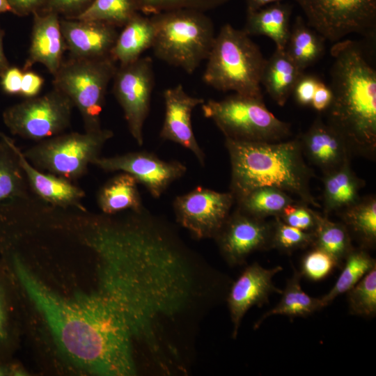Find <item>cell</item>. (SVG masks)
Instances as JSON below:
<instances>
[{"label":"cell","mask_w":376,"mask_h":376,"mask_svg":"<svg viewBox=\"0 0 376 376\" xmlns=\"http://www.w3.org/2000/svg\"><path fill=\"white\" fill-rule=\"evenodd\" d=\"M225 139L231 166L230 191L235 202L255 189L270 187L320 207L311 191L314 175L304 159L299 136L272 143Z\"/></svg>","instance_id":"obj_3"},{"label":"cell","mask_w":376,"mask_h":376,"mask_svg":"<svg viewBox=\"0 0 376 376\" xmlns=\"http://www.w3.org/2000/svg\"><path fill=\"white\" fill-rule=\"evenodd\" d=\"M304 71L289 58L284 49H276L266 59L260 79L270 97L280 107L285 104Z\"/></svg>","instance_id":"obj_23"},{"label":"cell","mask_w":376,"mask_h":376,"mask_svg":"<svg viewBox=\"0 0 376 376\" xmlns=\"http://www.w3.org/2000/svg\"><path fill=\"white\" fill-rule=\"evenodd\" d=\"M4 31L0 29V75L10 67L3 50Z\"/></svg>","instance_id":"obj_47"},{"label":"cell","mask_w":376,"mask_h":376,"mask_svg":"<svg viewBox=\"0 0 376 376\" xmlns=\"http://www.w3.org/2000/svg\"><path fill=\"white\" fill-rule=\"evenodd\" d=\"M313 241L312 231L301 230L285 224L278 217H274L271 249L290 253L309 245L312 246Z\"/></svg>","instance_id":"obj_36"},{"label":"cell","mask_w":376,"mask_h":376,"mask_svg":"<svg viewBox=\"0 0 376 376\" xmlns=\"http://www.w3.org/2000/svg\"><path fill=\"white\" fill-rule=\"evenodd\" d=\"M23 334V315L17 290L0 260V363L10 362Z\"/></svg>","instance_id":"obj_20"},{"label":"cell","mask_w":376,"mask_h":376,"mask_svg":"<svg viewBox=\"0 0 376 376\" xmlns=\"http://www.w3.org/2000/svg\"><path fill=\"white\" fill-rule=\"evenodd\" d=\"M207 61L203 75L206 84L224 92L263 98L260 79L266 58L243 30L224 24Z\"/></svg>","instance_id":"obj_4"},{"label":"cell","mask_w":376,"mask_h":376,"mask_svg":"<svg viewBox=\"0 0 376 376\" xmlns=\"http://www.w3.org/2000/svg\"><path fill=\"white\" fill-rule=\"evenodd\" d=\"M295 201L281 189L263 187L252 190L236 203L237 208L240 210L265 219L269 216L279 217L287 205Z\"/></svg>","instance_id":"obj_32"},{"label":"cell","mask_w":376,"mask_h":376,"mask_svg":"<svg viewBox=\"0 0 376 376\" xmlns=\"http://www.w3.org/2000/svg\"><path fill=\"white\" fill-rule=\"evenodd\" d=\"M345 261L344 267L334 287L327 294L320 297L324 307L329 304L338 295L347 293L376 265L375 260L362 247L353 248Z\"/></svg>","instance_id":"obj_33"},{"label":"cell","mask_w":376,"mask_h":376,"mask_svg":"<svg viewBox=\"0 0 376 376\" xmlns=\"http://www.w3.org/2000/svg\"><path fill=\"white\" fill-rule=\"evenodd\" d=\"M111 56L64 59L53 76L54 88L65 94L79 111L85 132L102 128V111L108 85L117 69Z\"/></svg>","instance_id":"obj_7"},{"label":"cell","mask_w":376,"mask_h":376,"mask_svg":"<svg viewBox=\"0 0 376 376\" xmlns=\"http://www.w3.org/2000/svg\"><path fill=\"white\" fill-rule=\"evenodd\" d=\"M44 78L31 70H24L20 95L27 98L38 96L44 84Z\"/></svg>","instance_id":"obj_43"},{"label":"cell","mask_w":376,"mask_h":376,"mask_svg":"<svg viewBox=\"0 0 376 376\" xmlns=\"http://www.w3.org/2000/svg\"><path fill=\"white\" fill-rule=\"evenodd\" d=\"M17 152L31 192L43 201L60 207L85 208L84 191L70 180L34 167L18 148Z\"/></svg>","instance_id":"obj_21"},{"label":"cell","mask_w":376,"mask_h":376,"mask_svg":"<svg viewBox=\"0 0 376 376\" xmlns=\"http://www.w3.org/2000/svg\"><path fill=\"white\" fill-rule=\"evenodd\" d=\"M319 80L317 77L304 72L301 75L292 92L296 102L299 105H311Z\"/></svg>","instance_id":"obj_41"},{"label":"cell","mask_w":376,"mask_h":376,"mask_svg":"<svg viewBox=\"0 0 376 376\" xmlns=\"http://www.w3.org/2000/svg\"><path fill=\"white\" fill-rule=\"evenodd\" d=\"M17 149L13 139L0 132V203L31 194Z\"/></svg>","instance_id":"obj_28"},{"label":"cell","mask_w":376,"mask_h":376,"mask_svg":"<svg viewBox=\"0 0 376 376\" xmlns=\"http://www.w3.org/2000/svg\"><path fill=\"white\" fill-rule=\"evenodd\" d=\"M315 226L312 233V246L329 254L340 267L347 256L353 249L350 234L343 223L329 220L327 215H322L313 210Z\"/></svg>","instance_id":"obj_29"},{"label":"cell","mask_w":376,"mask_h":376,"mask_svg":"<svg viewBox=\"0 0 376 376\" xmlns=\"http://www.w3.org/2000/svg\"><path fill=\"white\" fill-rule=\"evenodd\" d=\"M307 24L326 40L336 42L352 33L375 38L376 0H295Z\"/></svg>","instance_id":"obj_9"},{"label":"cell","mask_w":376,"mask_h":376,"mask_svg":"<svg viewBox=\"0 0 376 376\" xmlns=\"http://www.w3.org/2000/svg\"><path fill=\"white\" fill-rule=\"evenodd\" d=\"M113 136L111 130L103 128L60 134L38 141L23 154L38 170L72 181L86 174L88 165L100 157L104 145Z\"/></svg>","instance_id":"obj_8"},{"label":"cell","mask_w":376,"mask_h":376,"mask_svg":"<svg viewBox=\"0 0 376 376\" xmlns=\"http://www.w3.org/2000/svg\"><path fill=\"white\" fill-rule=\"evenodd\" d=\"M13 362L0 363V376L12 375Z\"/></svg>","instance_id":"obj_48"},{"label":"cell","mask_w":376,"mask_h":376,"mask_svg":"<svg viewBox=\"0 0 376 376\" xmlns=\"http://www.w3.org/2000/svg\"><path fill=\"white\" fill-rule=\"evenodd\" d=\"M93 0H46L40 13L52 12L63 18L72 19L84 11Z\"/></svg>","instance_id":"obj_40"},{"label":"cell","mask_w":376,"mask_h":376,"mask_svg":"<svg viewBox=\"0 0 376 376\" xmlns=\"http://www.w3.org/2000/svg\"><path fill=\"white\" fill-rule=\"evenodd\" d=\"M343 223L359 240L362 248H373L376 243V198L366 196L340 211Z\"/></svg>","instance_id":"obj_31"},{"label":"cell","mask_w":376,"mask_h":376,"mask_svg":"<svg viewBox=\"0 0 376 376\" xmlns=\"http://www.w3.org/2000/svg\"><path fill=\"white\" fill-rule=\"evenodd\" d=\"M10 12L8 0H0V13Z\"/></svg>","instance_id":"obj_49"},{"label":"cell","mask_w":376,"mask_h":376,"mask_svg":"<svg viewBox=\"0 0 376 376\" xmlns=\"http://www.w3.org/2000/svg\"><path fill=\"white\" fill-rule=\"evenodd\" d=\"M155 26L151 48L169 65L192 74L207 60L215 38L212 20L203 12L180 9L150 17Z\"/></svg>","instance_id":"obj_5"},{"label":"cell","mask_w":376,"mask_h":376,"mask_svg":"<svg viewBox=\"0 0 376 376\" xmlns=\"http://www.w3.org/2000/svg\"><path fill=\"white\" fill-rule=\"evenodd\" d=\"M230 0H135L139 12L146 15L174 10L191 9L204 12L217 8Z\"/></svg>","instance_id":"obj_37"},{"label":"cell","mask_w":376,"mask_h":376,"mask_svg":"<svg viewBox=\"0 0 376 376\" xmlns=\"http://www.w3.org/2000/svg\"><path fill=\"white\" fill-rule=\"evenodd\" d=\"M24 70L17 67H9L0 75L2 91L8 95H20Z\"/></svg>","instance_id":"obj_42"},{"label":"cell","mask_w":376,"mask_h":376,"mask_svg":"<svg viewBox=\"0 0 376 376\" xmlns=\"http://www.w3.org/2000/svg\"><path fill=\"white\" fill-rule=\"evenodd\" d=\"M106 172L121 171L133 176L150 195L159 198L176 180L187 171L178 161H164L148 151L131 152L95 159L93 164Z\"/></svg>","instance_id":"obj_14"},{"label":"cell","mask_w":376,"mask_h":376,"mask_svg":"<svg viewBox=\"0 0 376 376\" xmlns=\"http://www.w3.org/2000/svg\"><path fill=\"white\" fill-rule=\"evenodd\" d=\"M60 24L70 57L109 56L118 35L116 27L100 22L63 17Z\"/></svg>","instance_id":"obj_17"},{"label":"cell","mask_w":376,"mask_h":376,"mask_svg":"<svg viewBox=\"0 0 376 376\" xmlns=\"http://www.w3.org/2000/svg\"><path fill=\"white\" fill-rule=\"evenodd\" d=\"M336 267L338 264L329 254L313 247L303 257L299 272L309 280L318 281L327 277Z\"/></svg>","instance_id":"obj_38"},{"label":"cell","mask_w":376,"mask_h":376,"mask_svg":"<svg viewBox=\"0 0 376 376\" xmlns=\"http://www.w3.org/2000/svg\"><path fill=\"white\" fill-rule=\"evenodd\" d=\"M303 155L324 174L350 162L352 155L343 138L320 116L299 136Z\"/></svg>","instance_id":"obj_19"},{"label":"cell","mask_w":376,"mask_h":376,"mask_svg":"<svg viewBox=\"0 0 376 376\" xmlns=\"http://www.w3.org/2000/svg\"><path fill=\"white\" fill-rule=\"evenodd\" d=\"M164 100L165 114L160 138L189 150L203 166L205 156L193 131L191 113L197 106L204 103V100L189 95L181 84L166 89Z\"/></svg>","instance_id":"obj_16"},{"label":"cell","mask_w":376,"mask_h":376,"mask_svg":"<svg viewBox=\"0 0 376 376\" xmlns=\"http://www.w3.org/2000/svg\"><path fill=\"white\" fill-rule=\"evenodd\" d=\"M113 79V92L122 107L129 132L141 146L154 84L152 60L140 57L131 63L119 65Z\"/></svg>","instance_id":"obj_11"},{"label":"cell","mask_w":376,"mask_h":376,"mask_svg":"<svg viewBox=\"0 0 376 376\" xmlns=\"http://www.w3.org/2000/svg\"><path fill=\"white\" fill-rule=\"evenodd\" d=\"M36 349L56 370L126 375L133 367L131 333L124 315L108 301L79 303L54 296L24 270L11 272Z\"/></svg>","instance_id":"obj_1"},{"label":"cell","mask_w":376,"mask_h":376,"mask_svg":"<svg viewBox=\"0 0 376 376\" xmlns=\"http://www.w3.org/2000/svg\"><path fill=\"white\" fill-rule=\"evenodd\" d=\"M324 175L322 195L325 215L341 211L359 200V190L364 181L353 172L350 162Z\"/></svg>","instance_id":"obj_26"},{"label":"cell","mask_w":376,"mask_h":376,"mask_svg":"<svg viewBox=\"0 0 376 376\" xmlns=\"http://www.w3.org/2000/svg\"><path fill=\"white\" fill-rule=\"evenodd\" d=\"M292 6L279 2L255 11H246V22L242 29L247 35L264 36L269 38L276 49H285L290 32Z\"/></svg>","instance_id":"obj_22"},{"label":"cell","mask_w":376,"mask_h":376,"mask_svg":"<svg viewBox=\"0 0 376 376\" xmlns=\"http://www.w3.org/2000/svg\"><path fill=\"white\" fill-rule=\"evenodd\" d=\"M137 181L129 173L121 172L107 180L98 190L97 203L102 213L113 215L125 211L144 209Z\"/></svg>","instance_id":"obj_25"},{"label":"cell","mask_w":376,"mask_h":376,"mask_svg":"<svg viewBox=\"0 0 376 376\" xmlns=\"http://www.w3.org/2000/svg\"><path fill=\"white\" fill-rule=\"evenodd\" d=\"M325 38L297 16L285 47L289 58L302 71L315 64L324 54Z\"/></svg>","instance_id":"obj_27"},{"label":"cell","mask_w":376,"mask_h":376,"mask_svg":"<svg viewBox=\"0 0 376 376\" xmlns=\"http://www.w3.org/2000/svg\"><path fill=\"white\" fill-rule=\"evenodd\" d=\"M285 224L304 231H312L315 226L313 210L300 201L287 205L278 217Z\"/></svg>","instance_id":"obj_39"},{"label":"cell","mask_w":376,"mask_h":376,"mask_svg":"<svg viewBox=\"0 0 376 376\" xmlns=\"http://www.w3.org/2000/svg\"><path fill=\"white\" fill-rule=\"evenodd\" d=\"M118 33L110 56L120 65L131 63L141 54L151 48L155 36V26L150 17L137 13Z\"/></svg>","instance_id":"obj_24"},{"label":"cell","mask_w":376,"mask_h":376,"mask_svg":"<svg viewBox=\"0 0 376 376\" xmlns=\"http://www.w3.org/2000/svg\"><path fill=\"white\" fill-rule=\"evenodd\" d=\"M282 270L281 266L266 269L254 263L247 266L233 282L227 297L233 338L237 337L242 320L249 309L267 303L272 293H282L283 290L272 281L273 277Z\"/></svg>","instance_id":"obj_15"},{"label":"cell","mask_w":376,"mask_h":376,"mask_svg":"<svg viewBox=\"0 0 376 376\" xmlns=\"http://www.w3.org/2000/svg\"><path fill=\"white\" fill-rule=\"evenodd\" d=\"M283 1L284 0H245L246 11H255L268 5L283 2Z\"/></svg>","instance_id":"obj_46"},{"label":"cell","mask_w":376,"mask_h":376,"mask_svg":"<svg viewBox=\"0 0 376 376\" xmlns=\"http://www.w3.org/2000/svg\"><path fill=\"white\" fill-rule=\"evenodd\" d=\"M33 15L29 56L22 70H30L34 64L40 63L54 76L63 62L66 51L59 15L52 12H36Z\"/></svg>","instance_id":"obj_18"},{"label":"cell","mask_w":376,"mask_h":376,"mask_svg":"<svg viewBox=\"0 0 376 376\" xmlns=\"http://www.w3.org/2000/svg\"><path fill=\"white\" fill-rule=\"evenodd\" d=\"M73 107L65 94L53 88L8 107L2 117L13 134L38 142L62 134L70 125Z\"/></svg>","instance_id":"obj_10"},{"label":"cell","mask_w":376,"mask_h":376,"mask_svg":"<svg viewBox=\"0 0 376 376\" xmlns=\"http://www.w3.org/2000/svg\"><path fill=\"white\" fill-rule=\"evenodd\" d=\"M225 139L249 142H279L291 136L290 123L278 119L266 107L263 98L235 93L221 100L201 104Z\"/></svg>","instance_id":"obj_6"},{"label":"cell","mask_w":376,"mask_h":376,"mask_svg":"<svg viewBox=\"0 0 376 376\" xmlns=\"http://www.w3.org/2000/svg\"><path fill=\"white\" fill-rule=\"evenodd\" d=\"M235 202L231 192L198 186L175 197L173 207L177 222L197 239H214Z\"/></svg>","instance_id":"obj_12"},{"label":"cell","mask_w":376,"mask_h":376,"mask_svg":"<svg viewBox=\"0 0 376 376\" xmlns=\"http://www.w3.org/2000/svg\"><path fill=\"white\" fill-rule=\"evenodd\" d=\"M10 12L24 17L36 12H40L46 3V0H8Z\"/></svg>","instance_id":"obj_44"},{"label":"cell","mask_w":376,"mask_h":376,"mask_svg":"<svg viewBox=\"0 0 376 376\" xmlns=\"http://www.w3.org/2000/svg\"><path fill=\"white\" fill-rule=\"evenodd\" d=\"M272 230L273 222L236 208L214 239L226 262L237 266L243 265L251 253L271 249Z\"/></svg>","instance_id":"obj_13"},{"label":"cell","mask_w":376,"mask_h":376,"mask_svg":"<svg viewBox=\"0 0 376 376\" xmlns=\"http://www.w3.org/2000/svg\"><path fill=\"white\" fill-rule=\"evenodd\" d=\"M347 293L350 314L375 317L376 314V265Z\"/></svg>","instance_id":"obj_35"},{"label":"cell","mask_w":376,"mask_h":376,"mask_svg":"<svg viewBox=\"0 0 376 376\" xmlns=\"http://www.w3.org/2000/svg\"><path fill=\"white\" fill-rule=\"evenodd\" d=\"M332 100L326 123L345 140L352 155L375 159L376 155V71L362 46L350 39L330 49Z\"/></svg>","instance_id":"obj_2"},{"label":"cell","mask_w":376,"mask_h":376,"mask_svg":"<svg viewBox=\"0 0 376 376\" xmlns=\"http://www.w3.org/2000/svg\"><path fill=\"white\" fill-rule=\"evenodd\" d=\"M332 100V92L329 86L320 79L316 86L311 105L319 112L326 111Z\"/></svg>","instance_id":"obj_45"},{"label":"cell","mask_w":376,"mask_h":376,"mask_svg":"<svg viewBox=\"0 0 376 376\" xmlns=\"http://www.w3.org/2000/svg\"><path fill=\"white\" fill-rule=\"evenodd\" d=\"M137 13L135 0H93L72 19L100 22L117 27L123 26Z\"/></svg>","instance_id":"obj_34"},{"label":"cell","mask_w":376,"mask_h":376,"mask_svg":"<svg viewBox=\"0 0 376 376\" xmlns=\"http://www.w3.org/2000/svg\"><path fill=\"white\" fill-rule=\"evenodd\" d=\"M292 276L288 280L282 292V297L277 305L267 311L256 322L254 328H258L267 318L274 315H284L289 317H306L324 307L320 298L309 296L301 288L300 281L301 274L293 269Z\"/></svg>","instance_id":"obj_30"}]
</instances>
